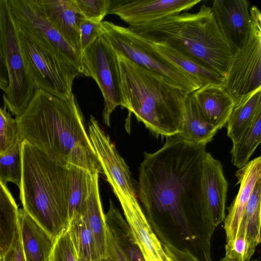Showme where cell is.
Here are the masks:
<instances>
[{"instance_id":"obj_22","label":"cell","mask_w":261,"mask_h":261,"mask_svg":"<svg viewBox=\"0 0 261 261\" xmlns=\"http://www.w3.org/2000/svg\"><path fill=\"white\" fill-rule=\"evenodd\" d=\"M218 130L203 117L190 93L184 104L181 131L179 137L186 142L206 145Z\"/></svg>"},{"instance_id":"obj_29","label":"cell","mask_w":261,"mask_h":261,"mask_svg":"<svg viewBox=\"0 0 261 261\" xmlns=\"http://www.w3.org/2000/svg\"><path fill=\"white\" fill-rule=\"evenodd\" d=\"M260 142L261 112L257 115L239 139L233 144L230 151L233 165L239 169L246 165Z\"/></svg>"},{"instance_id":"obj_34","label":"cell","mask_w":261,"mask_h":261,"mask_svg":"<svg viewBox=\"0 0 261 261\" xmlns=\"http://www.w3.org/2000/svg\"><path fill=\"white\" fill-rule=\"evenodd\" d=\"M48 261H78L67 229L55 239Z\"/></svg>"},{"instance_id":"obj_39","label":"cell","mask_w":261,"mask_h":261,"mask_svg":"<svg viewBox=\"0 0 261 261\" xmlns=\"http://www.w3.org/2000/svg\"><path fill=\"white\" fill-rule=\"evenodd\" d=\"M9 85V76L7 67L3 36L0 22V89L5 93Z\"/></svg>"},{"instance_id":"obj_5","label":"cell","mask_w":261,"mask_h":261,"mask_svg":"<svg viewBox=\"0 0 261 261\" xmlns=\"http://www.w3.org/2000/svg\"><path fill=\"white\" fill-rule=\"evenodd\" d=\"M128 28L152 41L167 44L224 78L226 75L232 55L211 7L205 4L195 13L182 12Z\"/></svg>"},{"instance_id":"obj_26","label":"cell","mask_w":261,"mask_h":261,"mask_svg":"<svg viewBox=\"0 0 261 261\" xmlns=\"http://www.w3.org/2000/svg\"><path fill=\"white\" fill-rule=\"evenodd\" d=\"M260 212L261 178L253 188L237 233V235H242L257 245L261 241Z\"/></svg>"},{"instance_id":"obj_14","label":"cell","mask_w":261,"mask_h":261,"mask_svg":"<svg viewBox=\"0 0 261 261\" xmlns=\"http://www.w3.org/2000/svg\"><path fill=\"white\" fill-rule=\"evenodd\" d=\"M202 186L210 219L216 229L226 216L228 182L221 163L207 152L203 162Z\"/></svg>"},{"instance_id":"obj_24","label":"cell","mask_w":261,"mask_h":261,"mask_svg":"<svg viewBox=\"0 0 261 261\" xmlns=\"http://www.w3.org/2000/svg\"><path fill=\"white\" fill-rule=\"evenodd\" d=\"M261 112V88L248 95L234 106L226 123L227 135L236 143Z\"/></svg>"},{"instance_id":"obj_35","label":"cell","mask_w":261,"mask_h":261,"mask_svg":"<svg viewBox=\"0 0 261 261\" xmlns=\"http://www.w3.org/2000/svg\"><path fill=\"white\" fill-rule=\"evenodd\" d=\"M101 36V22L83 19L80 25V45L81 55L99 37Z\"/></svg>"},{"instance_id":"obj_9","label":"cell","mask_w":261,"mask_h":261,"mask_svg":"<svg viewBox=\"0 0 261 261\" xmlns=\"http://www.w3.org/2000/svg\"><path fill=\"white\" fill-rule=\"evenodd\" d=\"M18 32L24 61L36 89L62 99L71 97L73 94V81L81 75L80 72L60 60L34 38Z\"/></svg>"},{"instance_id":"obj_12","label":"cell","mask_w":261,"mask_h":261,"mask_svg":"<svg viewBox=\"0 0 261 261\" xmlns=\"http://www.w3.org/2000/svg\"><path fill=\"white\" fill-rule=\"evenodd\" d=\"M201 0H111L108 14L135 27L191 9Z\"/></svg>"},{"instance_id":"obj_21","label":"cell","mask_w":261,"mask_h":261,"mask_svg":"<svg viewBox=\"0 0 261 261\" xmlns=\"http://www.w3.org/2000/svg\"><path fill=\"white\" fill-rule=\"evenodd\" d=\"M152 42L162 56L193 76L200 87L210 84L223 85L224 78L205 65L166 44Z\"/></svg>"},{"instance_id":"obj_27","label":"cell","mask_w":261,"mask_h":261,"mask_svg":"<svg viewBox=\"0 0 261 261\" xmlns=\"http://www.w3.org/2000/svg\"><path fill=\"white\" fill-rule=\"evenodd\" d=\"M69 195L68 218L69 221L77 214L83 213L89 195L91 173L82 168L68 166Z\"/></svg>"},{"instance_id":"obj_23","label":"cell","mask_w":261,"mask_h":261,"mask_svg":"<svg viewBox=\"0 0 261 261\" xmlns=\"http://www.w3.org/2000/svg\"><path fill=\"white\" fill-rule=\"evenodd\" d=\"M105 222L128 261H145L127 222L111 200Z\"/></svg>"},{"instance_id":"obj_7","label":"cell","mask_w":261,"mask_h":261,"mask_svg":"<svg viewBox=\"0 0 261 261\" xmlns=\"http://www.w3.org/2000/svg\"><path fill=\"white\" fill-rule=\"evenodd\" d=\"M0 22L9 76L8 88L3 94V102L5 109L17 117L23 113L36 88L24 61L8 0H0Z\"/></svg>"},{"instance_id":"obj_33","label":"cell","mask_w":261,"mask_h":261,"mask_svg":"<svg viewBox=\"0 0 261 261\" xmlns=\"http://www.w3.org/2000/svg\"><path fill=\"white\" fill-rule=\"evenodd\" d=\"M84 19L100 23L108 15L111 0H75Z\"/></svg>"},{"instance_id":"obj_18","label":"cell","mask_w":261,"mask_h":261,"mask_svg":"<svg viewBox=\"0 0 261 261\" xmlns=\"http://www.w3.org/2000/svg\"><path fill=\"white\" fill-rule=\"evenodd\" d=\"M18 223L25 261H48L55 242L23 210L19 209Z\"/></svg>"},{"instance_id":"obj_36","label":"cell","mask_w":261,"mask_h":261,"mask_svg":"<svg viewBox=\"0 0 261 261\" xmlns=\"http://www.w3.org/2000/svg\"><path fill=\"white\" fill-rule=\"evenodd\" d=\"M170 261H201L187 249H180L168 241L162 243Z\"/></svg>"},{"instance_id":"obj_40","label":"cell","mask_w":261,"mask_h":261,"mask_svg":"<svg viewBox=\"0 0 261 261\" xmlns=\"http://www.w3.org/2000/svg\"><path fill=\"white\" fill-rule=\"evenodd\" d=\"M219 261H226L224 257L221 258ZM251 261H261V257L260 256L255 259H252Z\"/></svg>"},{"instance_id":"obj_38","label":"cell","mask_w":261,"mask_h":261,"mask_svg":"<svg viewBox=\"0 0 261 261\" xmlns=\"http://www.w3.org/2000/svg\"><path fill=\"white\" fill-rule=\"evenodd\" d=\"M106 257L111 261H128L106 227Z\"/></svg>"},{"instance_id":"obj_28","label":"cell","mask_w":261,"mask_h":261,"mask_svg":"<svg viewBox=\"0 0 261 261\" xmlns=\"http://www.w3.org/2000/svg\"><path fill=\"white\" fill-rule=\"evenodd\" d=\"M67 229L78 258L96 260L93 237L84 213L76 214L69 221Z\"/></svg>"},{"instance_id":"obj_3","label":"cell","mask_w":261,"mask_h":261,"mask_svg":"<svg viewBox=\"0 0 261 261\" xmlns=\"http://www.w3.org/2000/svg\"><path fill=\"white\" fill-rule=\"evenodd\" d=\"M117 55L122 108L156 136L167 138L180 134L185 101L190 93L162 75Z\"/></svg>"},{"instance_id":"obj_19","label":"cell","mask_w":261,"mask_h":261,"mask_svg":"<svg viewBox=\"0 0 261 261\" xmlns=\"http://www.w3.org/2000/svg\"><path fill=\"white\" fill-rule=\"evenodd\" d=\"M99 174H91L89 193L84 212L93 237L97 260L106 257V226L100 196Z\"/></svg>"},{"instance_id":"obj_30","label":"cell","mask_w":261,"mask_h":261,"mask_svg":"<svg viewBox=\"0 0 261 261\" xmlns=\"http://www.w3.org/2000/svg\"><path fill=\"white\" fill-rule=\"evenodd\" d=\"M21 143L19 138L7 153L0 154V180L11 182L19 188L22 177Z\"/></svg>"},{"instance_id":"obj_11","label":"cell","mask_w":261,"mask_h":261,"mask_svg":"<svg viewBox=\"0 0 261 261\" xmlns=\"http://www.w3.org/2000/svg\"><path fill=\"white\" fill-rule=\"evenodd\" d=\"M84 66L97 83L104 99L103 121L109 126L110 118L118 106L123 107L121 80L117 53L101 35L82 55Z\"/></svg>"},{"instance_id":"obj_10","label":"cell","mask_w":261,"mask_h":261,"mask_svg":"<svg viewBox=\"0 0 261 261\" xmlns=\"http://www.w3.org/2000/svg\"><path fill=\"white\" fill-rule=\"evenodd\" d=\"M18 30L34 38L60 60L89 77L82 57L53 27L35 0H8Z\"/></svg>"},{"instance_id":"obj_15","label":"cell","mask_w":261,"mask_h":261,"mask_svg":"<svg viewBox=\"0 0 261 261\" xmlns=\"http://www.w3.org/2000/svg\"><path fill=\"white\" fill-rule=\"evenodd\" d=\"M45 17L81 57L80 25L84 19L75 0H35Z\"/></svg>"},{"instance_id":"obj_16","label":"cell","mask_w":261,"mask_h":261,"mask_svg":"<svg viewBox=\"0 0 261 261\" xmlns=\"http://www.w3.org/2000/svg\"><path fill=\"white\" fill-rule=\"evenodd\" d=\"M236 176L239 184V192L228 208L227 216L223 221L226 242L233 240L236 236L242 217L258 180L261 178V158L258 156L249 161L236 171Z\"/></svg>"},{"instance_id":"obj_1","label":"cell","mask_w":261,"mask_h":261,"mask_svg":"<svg viewBox=\"0 0 261 261\" xmlns=\"http://www.w3.org/2000/svg\"><path fill=\"white\" fill-rule=\"evenodd\" d=\"M206 145L167 137L157 151L145 152L139 167L138 196L151 226L168 217L185 240L210 248L215 228L206 208L202 186Z\"/></svg>"},{"instance_id":"obj_6","label":"cell","mask_w":261,"mask_h":261,"mask_svg":"<svg viewBox=\"0 0 261 261\" xmlns=\"http://www.w3.org/2000/svg\"><path fill=\"white\" fill-rule=\"evenodd\" d=\"M101 30V35L118 54L137 65L162 75L189 93L200 88L193 76L162 56L151 41L128 27L102 21Z\"/></svg>"},{"instance_id":"obj_41","label":"cell","mask_w":261,"mask_h":261,"mask_svg":"<svg viewBox=\"0 0 261 261\" xmlns=\"http://www.w3.org/2000/svg\"><path fill=\"white\" fill-rule=\"evenodd\" d=\"M95 261H111L107 257L102 258L101 259H99L98 260H96Z\"/></svg>"},{"instance_id":"obj_37","label":"cell","mask_w":261,"mask_h":261,"mask_svg":"<svg viewBox=\"0 0 261 261\" xmlns=\"http://www.w3.org/2000/svg\"><path fill=\"white\" fill-rule=\"evenodd\" d=\"M0 261H25L23 255L19 226L9 250L0 258Z\"/></svg>"},{"instance_id":"obj_8","label":"cell","mask_w":261,"mask_h":261,"mask_svg":"<svg viewBox=\"0 0 261 261\" xmlns=\"http://www.w3.org/2000/svg\"><path fill=\"white\" fill-rule=\"evenodd\" d=\"M250 27L242 44L231 56L223 87L235 106L248 95L261 88V14L250 8Z\"/></svg>"},{"instance_id":"obj_31","label":"cell","mask_w":261,"mask_h":261,"mask_svg":"<svg viewBox=\"0 0 261 261\" xmlns=\"http://www.w3.org/2000/svg\"><path fill=\"white\" fill-rule=\"evenodd\" d=\"M257 246L245 237L238 234L233 240L226 242L224 257L226 261H251Z\"/></svg>"},{"instance_id":"obj_25","label":"cell","mask_w":261,"mask_h":261,"mask_svg":"<svg viewBox=\"0 0 261 261\" xmlns=\"http://www.w3.org/2000/svg\"><path fill=\"white\" fill-rule=\"evenodd\" d=\"M18 206L7 187L0 180V258L9 250L18 226Z\"/></svg>"},{"instance_id":"obj_4","label":"cell","mask_w":261,"mask_h":261,"mask_svg":"<svg viewBox=\"0 0 261 261\" xmlns=\"http://www.w3.org/2000/svg\"><path fill=\"white\" fill-rule=\"evenodd\" d=\"M21 152L23 210L55 240L69 224L68 167L26 141Z\"/></svg>"},{"instance_id":"obj_32","label":"cell","mask_w":261,"mask_h":261,"mask_svg":"<svg viewBox=\"0 0 261 261\" xmlns=\"http://www.w3.org/2000/svg\"><path fill=\"white\" fill-rule=\"evenodd\" d=\"M19 138L16 119L0 107V154L8 152Z\"/></svg>"},{"instance_id":"obj_13","label":"cell","mask_w":261,"mask_h":261,"mask_svg":"<svg viewBox=\"0 0 261 261\" xmlns=\"http://www.w3.org/2000/svg\"><path fill=\"white\" fill-rule=\"evenodd\" d=\"M211 9L232 55L250 29L249 3L246 0H215Z\"/></svg>"},{"instance_id":"obj_20","label":"cell","mask_w":261,"mask_h":261,"mask_svg":"<svg viewBox=\"0 0 261 261\" xmlns=\"http://www.w3.org/2000/svg\"><path fill=\"white\" fill-rule=\"evenodd\" d=\"M145 261H161L159 249L162 245L141 206L123 212Z\"/></svg>"},{"instance_id":"obj_17","label":"cell","mask_w":261,"mask_h":261,"mask_svg":"<svg viewBox=\"0 0 261 261\" xmlns=\"http://www.w3.org/2000/svg\"><path fill=\"white\" fill-rule=\"evenodd\" d=\"M190 95L203 117L218 131L226 125L235 103L222 85L207 84Z\"/></svg>"},{"instance_id":"obj_2","label":"cell","mask_w":261,"mask_h":261,"mask_svg":"<svg viewBox=\"0 0 261 261\" xmlns=\"http://www.w3.org/2000/svg\"><path fill=\"white\" fill-rule=\"evenodd\" d=\"M19 139L65 166L103 173L73 94L67 99L36 89L23 113L15 117Z\"/></svg>"},{"instance_id":"obj_42","label":"cell","mask_w":261,"mask_h":261,"mask_svg":"<svg viewBox=\"0 0 261 261\" xmlns=\"http://www.w3.org/2000/svg\"><path fill=\"white\" fill-rule=\"evenodd\" d=\"M78 261H87V260H85L84 259H83V258H78Z\"/></svg>"}]
</instances>
